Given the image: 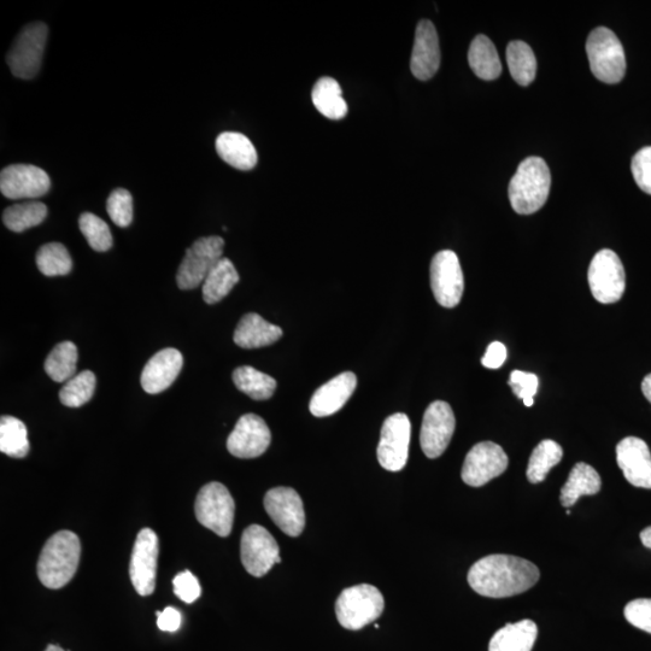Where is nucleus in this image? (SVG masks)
Here are the masks:
<instances>
[{"label":"nucleus","instance_id":"9d476101","mask_svg":"<svg viewBox=\"0 0 651 651\" xmlns=\"http://www.w3.org/2000/svg\"><path fill=\"white\" fill-rule=\"evenodd\" d=\"M431 287L436 301L444 308H455L461 302L465 279L459 257L451 250L434 255L431 262Z\"/></svg>","mask_w":651,"mask_h":651},{"label":"nucleus","instance_id":"393cba45","mask_svg":"<svg viewBox=\"0 0 651 651\" xmlns=\"http://www.w3.org/2000/svg\"><path fill=\"white\" fill-rule=\"evenodd\" d=\"M601 477L594 467L584 462L573 467L570 477L561 489L560 501L563 507L570 508L582 496H592L601 490Z\"/></svg>","mask_w":651,"mask_h":651},{"label":"nucleus","instance_id":"7c9ffc66","mask_svg":"<svg viewBox=\"0 0 651 651\" xmlns=\"http://www.w3.org/2000/svg\"><path fill=\"white\" fill-rule=\"evenodd\" d=\"M507 63L513 79L521 86H529L536 78L535 52L524 41H512L507 48Z\"/></svg>","mask_w":651,"mask_h":651},{"label":"nucleus","instance_id":"72a5a7b5","mask_svg":"<svg viewBox=\"0 0 651 651\" xmlns=\"http://www.w3.org/2000/svg\"><path fill=\"white\" fill-rule=\"evenodd\" d=\"M78 348L72 342H63L55 346L45 361V372L56 383H67L75 377L78 363Z\"/></svg>","mask_w":651,"mask_h":651},{"label":"nucleus","instance_id":"7ed1b4c3","mask_svg":"<svg viewBox=\"0 0 651 651\" xmlns=\"http://www.w3.org/2000/svg\"><path fill=\"white\" fill-rule=\"evenodd\" d=\"M551 174L541 157H529L520 163L509 184V201L520 215L536 213L547 203Z\"/></svg>","mask_w":651,"mask_h":651},{"label":"nucleus","instance_id":"49530a36","mask_svg":"<svg viewBox=\"0 0 651 651\" xmlns=\"http://www.w3.org/2000/svg\"><path fill=\"white\" fill-rule=\"evenodd\" d=\"M642 392L644 397L651 403V373L643 379Z\"/></svg>","mask_w":651,"mask_h":651},{"label":"nucleus","instance_id":"4468645a","mask_svg":"<svg viewBox=\"0 0 651 651\" xmlns=\"http://www.w3.org/2000/svg\"><path fill=\"white\" fill-rule=\"evenodd\" d=\"M158 554H160V544L156 532L151 529L140 531L134 543L131 565H129V576L140 596L154 594Z\"/></svg>","mask_w":651,"mask_h":651},{"label":"nucleus","instance_id":"e433bc0d","mask_svg":"<svg viewBox=\"0 0 651 651\" xmlns=\"http://www.w3.org/2000/svg\"><path fill=\"white\" fill-rule=\"evenodd\" d=\"M96 383V375L91 371L76 374L62 387L60 400L63 406L79 408L90 402L93 394H95Z\"/></svg>","mask_w":651,"mask_h":651},{"label":"nucleus","instance_id":"9b49d317","mask_svg":"<svg viewBox=\"0 0 651 651\" xmlns=\"http://www.w3.org/2000/svg\"><path fill=\"white\" fill-rule=\"evenodd\" d=\"M412 425L406 414L389 416L381 427L378 445L380 466L390 472H400L407 465Z\"/></svg>","mask_w":651,"mask_h":651},{"label":"nucleus","instance_id":"ddd939ff","mask_svg":"<svg viewBox=\"0 0 651 651\" xmlns=\"http://www.w3.org/2000/svg\"><path fill=\"white\" fill-rule=\"evenodd\" d=\"M509 460L504 450L492 442H482L469 450L463 463V482L473 488H480L506 472Z\"/></svg>","mask_w":651,"mask_h":651},{"label":"nucleus","instance_id":"473e14b6","mask_svg":"<svg viewBox=\"0 0 651 651\" xmlns=\"http://www.w3.org/2000/svg\"><path fill=\"white\" fill-rule=\"evenodd\" d=\"M48 216V207L44 203L31 201L11 205L3 213V222L10 231L21 233L38 226Z\"/></svg>","mask_w":651,"mask_h":651},{"label":"nucleus","instance_id":"c03bdc74","mask_svg":"<svg viewBox=\"0 0 651 651\" xmlns=\"http://www.w3.org/2000/svg\"><path fill=\"white\" fill-rule=\"evenodd\" d=\"M507 348L500 342L491 343L486 349L483 357V366L489 369H497L504 365L507 360Z\"/></svg>","mask_w":651,"mask_h":651},{"label":"nucleus","instance_id":"cd10ccee","mask_svg":"<svg viewBox=\"0 0 651 651\" xmlns=\"http://www.w3.org/2000/svg\"><path fill=\"white\" fill-rule=\"evenodd\" d=\"M312 99L314 107L327 119L342 120L348 114L342 87L332 78L326 76L315 82Z\"/></svg>","mask_w":651,"mask_h":651},{"label":"nucleus","instance_id":"f704fd0d","mask_svg":"<svg viewBox=\"0 0 651 651\" xmlns=\"http://www.w3.org/2000/svg\"><path fill=\"white\" fill-rule=\"evenodd\" d=\"M563 450L559 443L545 439L539 443L527 466V479L532 484L542 483L547 475L562 460Z\"/></svg>","mask_w":651,"mask_h":651},{"label":"nucleus","instance_id":"a18cd8bd","mask_svg":"<svg viewBox=\"0 0 651 651\" xmlns=\"http://www.w3.org/2000/svg\"><path fill=\"white\" fill-rule=\"evenodd\" d=\"M158 629L164 632H175L181 626V613L174 607H167L163 612H156Z\"/></svg>","mask_w":651,"mask_h":651},{"label":"nucleus","instance_id":"8fccbe9b","mask_svg":"<svg viewBox=\"0 0 651 651\" xmlns=\"http://www.w3.org/2000/svg\"><path fill=\"white\" fill-rule=\"evenodd\" d=\"M566 514L571 515L572 514L571 510L570 509L566 510Z\"/></svg>","mask_w":651,"mask_h":651},{"label":"nucleus","instance_id":"f8f14e48","mask_svg":"<svg viewBox=\"0 0 651 651\" xmlns=\"http://www.w3.org/2000/svg\"><path fill=\"white\" fill-rule=\"evenodd\" d=\"M455 426V415L447 402L436 401L428 406L420 432L421 449L428 459L444 454L454 436Z\"/></svg>","mask_w":651,"mask_h":651},{"label":"nucleus","instance_id":"39448f33","mask_svg":"<svg viewBox=\"0 0 651 651\" xmlns=\"http://www.w3.org/2000/svg\"><path fill=\"white\" fill-rule=\"evenodd\" d=\"M384 607L383 594L373 585L361 584L351 586L339 595L336 614L344 629L357 631L377 620Z\"/></svg>","mask_w":651,"mask_h":651},{"label":"nucleus","instance_id":"f3484780","mask_svg":"<svg viewBox=\"0 0 651 651\" xmlns=\"http://www.w3.org/2000/svg\"><path fill=\"white\" fill-rule=\"evenodd\" d=\"M51 180L44 169L31 164H13L0 173V191L9 199H32L46 195Z\"/></svg>","mask_w":651,"mask_h":651},{"label":"nucleus","instance_id":"37998d69","mask_svg":"<svg viewBox=\"0 0 651 651\" xmlns=\"http://www.w3.org/2000/svg\"><path fill=\"white\" fill-rule=\"evenodd\" d=\"M173 586L174 594L185 603L190 604L197 601L202 594L198 579L190 571L179 573L173 580Z\"/></svg>","mask_w":651,"mask_h":651},{"label":"nucleus","instance_id":"ea45409f","mask_svg":"<svg viewBox=\"0 0 651 651\" xmlns=\"http://www.w3.org/2000/svg\"><path fill=\"white\" fill-rule=\"evenodd\" d=\"M539 379L536 374L523 371H514L510 374L509 386L512 387L514 395L523 400L526 407H532L537 395Z\"/></svg>","mask_w":651,"mask_h":651},{"label":"nucleus","instance_id":"20e7f679","mask_svg":"<svg viewBox=\"0 0 651 651\" xmlns=\"http://www.w3.org/2000/svg\"><path fill=\"white\" fill-rule=\"evenodd\" d=\"M592 74L606 84H619L626 73V57L623 44L611 29L598 27L586 40Z\"/></svg>","mask_w":651,"mask_h":651},{"label":"nucleus","instance_id":"6e6552de","mask_svg":"<svg viewBox=\"0 0 651 651\" xmlns=\"http://www.w3.org/2000/svg\"><path fill=\"white\" fill-rule=\"evenodd\" d=\"M592 296L602 304L620 301L626 289V274L619 256L613 250L603 249L592 258L589 268Z\"/></svg>","mask_w":651,"mask_h":651},{"label":"nucleus","instance_id":"5701e85b","mask_svg":"<svg viewBox=\"0 0 651 651\" xmlns=\"http://www.w3.org/2000/svg\"><path fill=\"white\" fill-rule=\"evenodd\" d=\"M283 334L279 326L266 321L261 315L250 313L239 321L233 339L240 348L258 349L278 342Z\"/></svg>","mask_w":651,"mask_h":651},{"label":"nucleus","instance_id":"0eeeda50","mask_svg":"<svg viewBox=\"0 0 651 651\" xmlns=\"http://www.w3.org/2000/svg\"><path fill=\"white\" fill-rule=\"evenodd\" d=\"M49 28L43 22L29 23L22 29L7 56L11 73L16 78L31 80L43 63Z\"/></svg>","mask_w":651,"mask_h":651},{"label":"nucleus","instance_id":"b1692460","mask_svg":"<svg viewBox=\"0 0 651 651\" xmlns=\"http://www.w3.org/2000/svg\"><path fill=\"white\" fill-rule=\"evenodd\" d=\"M216 151L222 161L244 172L254 169L258 162L254 144L242 133H221L216 139Z\"/></svg>","mask_w":651,"mask_h":651},{"label":"nucleus","instance_id":"f03ea898","mask_svg":"<svg viewBox=\"0 0 651 651\" xmlns=\"http://www.w3.org/2000/svg\"><path fill=\"white\" fill-rule=\"evenodd\" d=\"M81 543L72 531H60L44 545L37 572L45 588L57 590L66 586L78 571Z\"/></svg>","mask_w":651,"mask_h":651},{"label":"nucleus","instance_id":"4c0bfd02","mask_svg":"<svg viewBox=\"0 0 651 651\" xmlns=\"http://www.w3.org/2000/svg\"><path fill=\"white\" fill-rule=\"evenodd\" d=\"M80 231L84 234L87 243L93 250L98 252L108 251L113 245V236L107 222L103 221L92 213H85L80 216Z\"/></svg>","mask_w":651,"mask_h":651},{"label":"nucleus","instance_id":"09e8293b","mask_svg":"<svg viewBox=\"0 0 651 651\" xmlns=\"http://www.w3.org/2000/svg\"><path fill=\"white\" fill-rule=\"evenodd\" d=\"M45 651H64L62 648L57 647V645H49L48 649Z\"/></svg>","mask_w":651,"mask_h":651},{"label":"nucleus","instance_id":"58836bf2","mask_svg":"<svg viewBox=\"0 0 651 651\" xmlns=\"http://www.w3.org/2000/svg\"><path fill=\"white\" fill-rule=\"evenodd\" d=\"M108 214L116 226L126 228L133 221V197L125 189L111 192L107 202Z\"/></svg>","mask_w":651,"mask_h":651},{"label":"nucleus","instance_id":"c9c22d12","mask_svg":"<svg viewBox=\"0 0 651 651\" xmlns=\"http://www.w3.org/2000/svg\"><path fill=\"white\" fill-rule=\"evenodd\" d=\"M37 266L46 277H63L72 272L73 261L66 246L50 243L39 249Z\"/></svg>","mask_w":651,"mask_h":651},{"label":"nucleus","instance_id":"bb28decb","mask_svg":"<svg viewBox=\"0 0 651 651\" xmlns=\"http://www.w3.org/2000/svg\"><path fill=\"white\" fill-rule=\"evenodd\" d=\"M468 62L480 79L491 81L502 74L500 56L494 43L484 34L477 35L469 46Z\"/></svg>","mask_w":651,"mask_h":651},{"label":"nucleus","instance_id":"1a4fd4ad","mask_svg":"<svg viewBox=\"0 0 651 651\" xmlns=\"http://www.w3.org/2000/svg\"><path fill=\"white\" fill-rule=\"evenodd\" d=\"M225 240L221 237H203L196 240L186 255L178 271V286L181 290H193L203 285L209 273L224 255Z\"/></svg>","mask_w":651,"mask_h":651},{"label":"nucleus","instance_id":"c85d7f7f","mask_svg":"<svg viewBox=\"0 0 651 651\" xmlns=\"http://www.w3.org/2000/svg\"><path fill=\"white\" fill-rule=\"evenodd\" d=\"M239 283V274L231 260L222 257L203 283V299L205 303L215 304L224 299L234 286Z\"/></svg>","mask_w":651,"mask_h":651},{"label":"nucleus","instance_id":"4be33fe9","mask_svg":"<svg viewBox=\"0 0 651 651\" xmlns=\"http://www.w3.org/2000/svg\"><path fill=\"white\" fill-rule=\"evenodd\" d=\"M356 386L357 378L354 373H340L315 391L309 404L310 413L316 418L336 414L354 395Z\"/></svg>","mask_w":651,"mask_h":651},{"label":"nucleus","instance_id":"a211bd4d","mask_svg":"<svg viewBox=\"0 0 651 651\" xmlns=\"http://www.w3.org/2000/svg\"><path fill=\"white\" fill-rule=\"evenodd\" d=\"M266 512L274 524L290 537L301 536L306 526L301 496L291 488H274L265 497Z\"/></svg>","mask_w":651,"mask_h":651},{"label":"nucleus","instance_id":"2eb2a0df","mask_svg":"<svg viewBox=\"0 0 651 651\" xmlns=\"http://www.w3.org/2000/svg\"><path fill=\"white\" fill-rule=\"evenodd\" d=\"M240 556L246 572L261 578L277 563L279 545L265 527L251 525L243 532Z\"/></svg>","mask_w":651,"mask_h":651},{"label":"nucleus","instance_id":"423d86ee","mask_svg":"<svg viewBox=\"0 0 651 651\" xmlns=\"http://www.w3.org/2000/svg\"><path fill=\"white\" fill-rule=\"evenodd\" d=\"M199 524L222 538L231 535L236 503L230 491L221 483H209L199 491L195 506Z\"/></svg>","mask_w":651,"mask_h":651},{"label":"nucleus","instance_id":"f257e3e1","mask_svg":"<svg viewBox=\"0 0 651 651\" xmlns=\"http://www.w3.org/2000/svg\"><path fill=\"white\" fill-rule=\"evenodd\" d=\"M541 577L536 565L512 555H490L475 562L468 572V584L477 594L506 598L523 594Z\"/></svg>","mask_w":651,"mask_h":651},{"label":"nucleus","instance_id":"2f4dec72","mask_svg":"<svg viewBox=\"0 0 651 651\" xmlns=\"http://www.w3.org/2000/svg\"><path fill=\"white\" fill-rule=\"evenodd\" d=\"M27 427L14 416H2L0 419V451L13 459H23L29 453Z\"/></svg>","mask_w":651,"mask_h":651},{"label":"nucleus","instance_id":"6ab92c4d","mask_svg":"<svg viewBox=\"0 0 651 651\" xmlns=\"http://www.w3.org/2000/svg\"><path fill=\"white\" fill-rule=\"evenodd\" d=\"M439 67H441V49H439L437 29L431 21L422 20L416 27L410 70L416 79L427 81L436 75Z\"/></svg>","mask_w":651,"mask_h":651},{"label":"nucleus","instance_id":"de8ad7c7","mask_svg":"<svg viewBox=\"0 0 651 651\" xmlns=\"http://www.w3.org/2000/svg\"><path fill=\"white\" fill-rule=\"evenodd\" d=\"M641 541L645 548L651 549V526L641 532Z\"/></svg>","mask_w":651,"mask_h":651},{"label":"nucleus","instance_id":"a878e982","mask_svg":"<svg viewBox=\"0 0 651 651\" xmlns=\"http://www.w3.org/2000/svg\"><path fill=\"white\" fill-rule=\"evenodd\" d=\"M538 627L532 620L508 624L491 638L489 651H532Z\"/></svg>","mask_w":651,"mask_h":651},{"label":"nucleus","instance_id":"aec40b11","mask_svg":"<svg viewBox=\"0 0 651 651\" xmlns=\"http://www.w3.org/2000/svg\"><path fill=\"white\" fill-rule=\"evenodd\" d=\"M617 461L627 482L636 488L651 489V454L641 438L623 439L617 447Z\"/></svg>","mask_w":651,"mask_h":651},{"label":"nucleus","instance_id":"c756f323","mask_svg":"<svg viewBox=\"0 0 651 651\" xmlns=\"http://www.w3.org/2000/svg\"><path fill=\"white\" fill-rule=\"evenodd\" d=\"M233 383L255 401L269 400L277 389V380L250 366L237 368L233 373Z\"/></svg>","mask_w":651,"mask_h":651},{"label":"nucleus","instance_id":"dca6fc26","mask_svg":"<svg viewBox=\"0 0 651 651\" xmlns=\"http://www.w3.org/2000/svg\"><path fill=\"white\" fill-rule=\"evenodd\" d=\"M272 434L266 421L255 414L243 415L227 439V449L238 459H255L266 453Z\"/></svg>","mask_w":651,"mask_h":651},{"label":"nucleus","instance_id":"412c9836","mask_svg":"<svg viewBox=\"0 0 651 651\" xmlns=\"http://www.w3.org/2000/svg\"><path fill=\"white\" fill-rule=\"evenodd\" d=\"M183 365L184 357L179 350L168 348L158 351L146 363L140 379L146 394L157 395L166 391L179 377Z\"/></svg>","mask_w":651,"mask_h":651},{"label":"nucleus","instance_id":"79ce46f5","mask_svg":"<svg viewBox=\"0 0 651 651\" xmlns=\"http://www.w3.org/2000/svg\"><path fill=\"white\" fill-rule=\"evenodd\" d=\"M625 618L637 629L651 635V598H638L625 607Z\"/></svg>","mask_w":651,"mask_h":651},{"label":"nucleus","instance_id":"a19ab883","mask_svg":"<svg viewBox=\"0 0 651 651\" xmlns=\"http://www.w3.org/2000/svg\"><path fill=\"white\" fill-rule=\"evenodd\" d=\"M631 170L639 189L651 196V146L633 156Z\"/></svg>","mask_w":651,"mask_h":651}]
</instances>
